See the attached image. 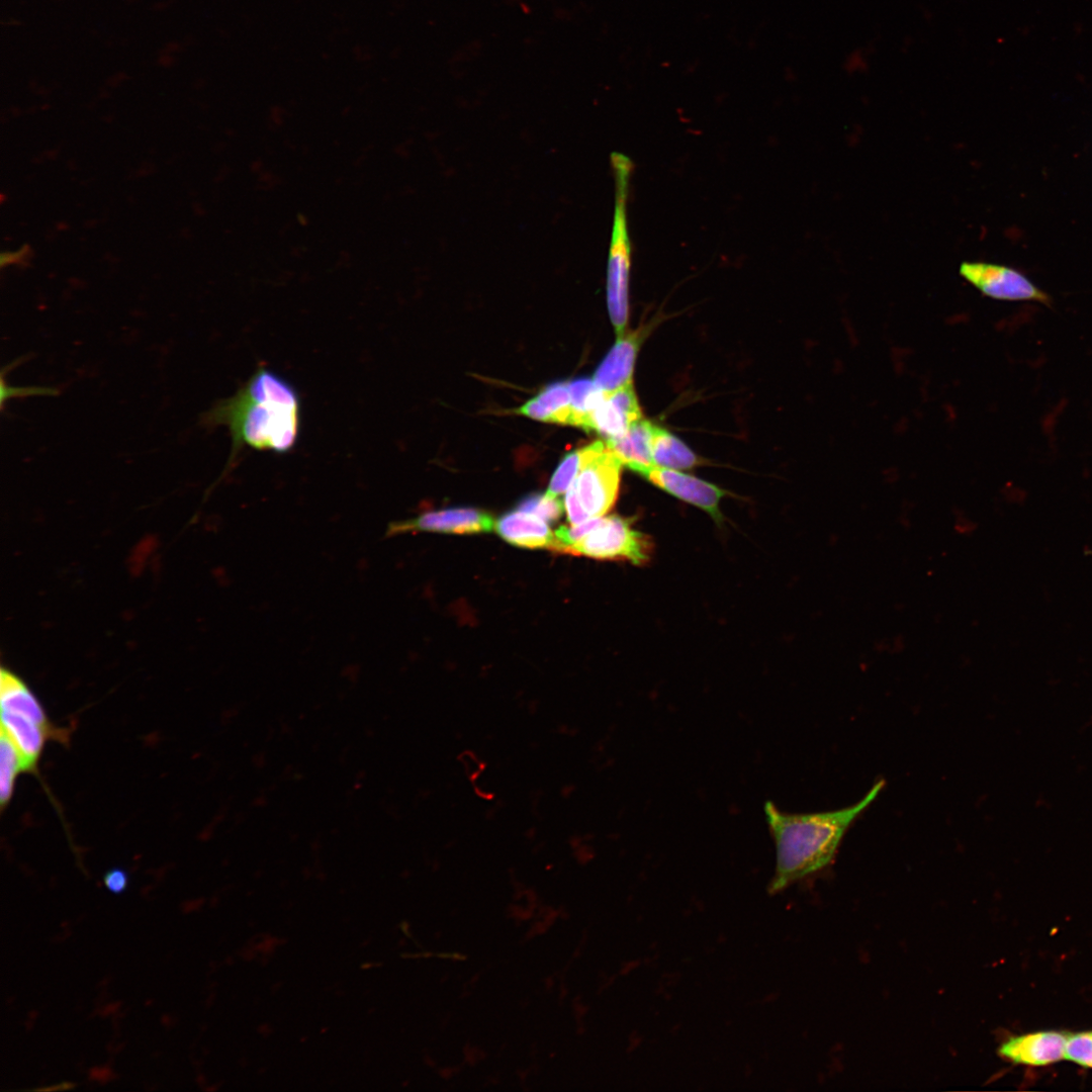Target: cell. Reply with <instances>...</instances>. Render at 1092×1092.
<instances>
[{"mask_svg": "<svg viewBox=\"0 0 1092 1092\" xmlns=\"http://www.w3.org/2000/svg\"><path fill=\"white\" fill-rule=\"evenodd\" d=\"M641 476L669 494L702 509L719 525L723 523L719 504L727 492L715 484L658 465L650 467Z\"/></svg>", "mask_w": 1092, "mask_h": 1092, "instance_id": "8", "label": "cell"}, {"mask_svg": "<svg viewBox=\"0 0 1092 1092\" xmlns=\"http://www.w3.org/2000/svg\"><path fill=\"white\" fill-rule=\"evenodd\" d=\"M516 413L538 421L568 425L571 414L568 383L549 384Z\"/></svg>", "mask_w": 1092, "mask_h": 1092, "instance_id": "15", "label": "cell"}, {"mask_svg": "<svg viewBox=\"0 0 1092 1092\" xmlns=\"http://www.w3.org/2000/svg\"><path fill=\"white\" fill-rule=\"evenodd\" d=\"M565 510H566L567 520L569 521L571 526L579 525V524L592 519V518L588 517V515L585 513V511L581 507V505L579 503V499H578V496H577V492H576L575 487L573 486V484H571L569 486V488L567 489V493H566V496H565Z\"/></svg>", "mask_w": 1092, "mask_h": 1092, "instance_id": "24", "label": "cell"}, {"mask_svg": "<svg viewBox=\"0 0 1092 1092\" xmlns=\"http://www.w3.org/2000/svg\"><path fill=\"white\" fill-rule=\"evenodd\" d=\"M622 462L603 441L589 444L588 455L572 482L589 518L605 516L615 505Z\"/></svg>", "mask_w": 1092, "mask_h": 1092, "instance_id": "5", "label": "cell"}, {"mask_svg": "<svg viewBox=\"0 0 1092 1092\" xmlns=\"http://www.w3.org/2000/svg\"><path fill=\"white\" fill-rule=\"evenodd\" d=\"M574 532L578 540L564 554L645 565L653 553L652 540L633 526L632 518H592L575 526Z\"/></svg>", "mask_w": 1092, "mask_h": 1092, "instance_id": "4", "label": "cell"}, {"mask_svg": "<svg viewBox=\"0 0 1092 1092\" xmlns=\"http://www.w3.org/2000/svg\"><path fill=\"white\" fill-rule=\"evenodd\" d=\"M494 529L504 540L520 547L551 550L555 540L546 521L519 510L503 515Z\"/></svg>", "mask_w": 1092, "mask_h": 1092, "instance_id": "13", "label": "cell"}, {"mask_svg": "<svg viewBox=\"0 0 1092 1092\" xmlns=\"http://www.w3.org/2000/svg\"><path fill=\"white\" fill-rule=\"evenodd\" d=\"M642 413L633 384L606 392L603 400L590 414L587 432H596L602 437L614 439L624 435L638 420Z\"/></svg>", "mask_w": 1092, "mask_h": 1092, "instance_id": "10", "label": "cell"}, {"mask_svg": "<svg viewBox=\"0 0 1092 1092\" xmlns=\"http://www.w3.org/2000/svg\"><path fill=\"white\" fill-rule=\"evenodd\" d=\"M103 882L109 892L119 895L127 889L129 877L124 870L113 868L105 873Z\"/></svg>", "mask_w": 1092, "mask_h": 1092, "instance_id": "25", "label": "cell"}, {"mask_svg": "<svg viewBox=\"0 0 1092 1092\" xmlns=\"http://www.w3.org/2000/svg\"><path fill=\"white\" fill-rule=\"evenodd\" d=\"M202 424L208 428L226 426L233 440L231 460L244 446L288 452L299 436V395L281 375L260 368L236 394L204 413Z\"/></svg>", "mask_w": 1092, "mask_h": 1092, "instance_id": "1", "label": "cell"}, {"mask_svg": "<svg viewBox=\"0 0 1092 1092\" xmlns=\"http://www.w3.org/2000/svg\"><path fill=\"white\" fill-rule=\"evenodd\" d=\"M1 730L12 740L22 761L23 771H34L43 746L50 737L60 736L55 727H47L11 712L1 711Z\"/></svg>", "mask_w": 1092, "mask_h": 1092, "instance_id": "12", "label": "cell"}, {"mask_svg": "<svg viewBox=\"0 0 1092 1092\" xmlns=\"http://www.w3.org/2000/svg\"><path fill=\"white\" fill-rule=\"evenodd\" d=\"M517 510L533 514L546 522H552L560 518L563 507L557 497L545 493L526 496L517 506Z\"/></svg>", "mask_w": 1092, "mask_h": 1092, "instance_id": "21", "label": "cell"}, {"mask_svg": "<svg viewBox=\"0 0 1092 1092\" xmlns=\"http://www.w3.org/2000/svg\"><path fill=\"white\" fill-rule=\"evenodd\" d=\"M0 686L1 711L19 714L40 725L53 727L39 701L14 673L2 668Z\"/></svg>", "mask_w": 1092, "mask_h": 1092, "instance_id": "16", "label": "cell"}, {"mask_svg": "<svg viewBox=\"0 0 1092 1092\" xmlns=\"http://www.w3.org/2000/svg\"><path fill=\"white\" fill-rule=\"evenodd\" d=\"M654 424L640 419L628 431L606 441L607 447L623 465L642 475L655 463L652 458V433Z\"/></svg>", "mask_w": 1092, "mask_h": 1092, "instance_id": "14", "label": "cell"}, {"mask_svg": "<svg viewBox=\"0 0 1092 1092\" xmlns=\"http://www.w3.org/2000/svg\"><path fill=\"white\" fill-rule=\"evenodd\" d=\"M884 786V780H880L858 802L823 812L790 814L767 801L763 809L777 859L769 892L778 893L828 867L848 829L878 798Z\"/></svg>", "mask_w": 1092, "mask_h": 1092, "instance_id": "2", "label": "cell"}, {"mask_svg": "<svg viewBox=\"0 0 1092 1092\" xmlns=\"http://www.w3.org/2000/svg\"><path fill=\"white\" fill-rule=\"evenodd\" d=\"M589 452V445L564 456L549 482L546 494L552 497L564 493L574 481Z\"/></svg>", "mask_w": 1092, "mask_h": 1092, "instance_id": "20", "label": "cell"}, {"mask_svg": "<svg viewBox=\"0 0 1092 1092\" xmlns=\"http://www.w3.org/2000/svg\"><path fill=\"white\" fill-rule=\"evenodd\" d=\"M615 178V208L607 266V304L618 337L625 334L629 317V281L631 241L628 232L627 204L632 161L621 153L611 155Z\"/></svg>", "mask_w": 1092, "mask_h": 1092, "instance_id": "3", "label": "cell"}, {"mask_svg": "<svg viewBox=\"0 0 1092 1092\" xmlns=\"http://www.w3.org/2000/svg\"><path fill=\"white\" fill-rule=\"evenodd\" d=\"M58 390L54 387L46 386H12L8 384L4 377H1V404L3 405L5 400L13 397H25L30 395H56Z\"/></svg>", "mask_w": 1092, "mask_h": 1092, "instance_id": "23", "label": "cell"}, {"mask_svg": "<svg viewBox=\"0 0 1092 1092\" xmlns=\"http://www.w3.org/2000/svg\"><path fill=\"white\" fill-rule=\"evenodd\" d=\"M26 253L27 251L25 250V247L15 252H3L1 255V267H5L6 265H11L14 263H19L21 260H23V258H25Z\"/></svg>", "mask_w": 1092, "mask_h": 1092, "instance_id": "26", "label": "cell"}, {"mask_svg": "<svg viewBox=\"0 0 1092 1092\" xmlns=\"http://www.w3.org/2000/svg\"><path fill=\"white\" fill-rule=\"evenodd\" d=\"M652 458L655 465L670 469H691L702 463L685 443L656 425L652 433Z\"/></svg>", "mask_w": 1092, "mask_h": 1092, "instance_id": "17", "label": "cell"}, {"mask_svg": "<svg viewBox=\"0 0 1092 1092\" xmlns=\"http://www.w3.org/2000/svg\"><path fill=\"white\" fill-rule=\"evenodd\" d=\"M1066 1060L1092 1069V1030L1068 1033Z\"/></svg>", "mask_w": 1092, "mask_h": 1092, "instance_id": "22", "label": "cell"}, {"mask_svg": "<svg viewBox=\"0 0 1092 1092\" xmlns=\"http://www.w3.org/2000/svg\"><path fill=\"white\" fill-rule=\"evenodd\" d=\"M571 414L568 425L586 431L590 414L605 396L594 380L582 378L568 383Z\"/></svg>", "mask_w": 1092, "mask_h": 1092, "instance_id": "18", "label": "cell"}, {"mask_svg": "<svg viewBox=\"0 0 1092 1092\" xmlns=\"http://www.w3.org/2000/svg\"><path fill=\"white\" fill-rule=\"evenodd\" d=\"M494 524L492 516L484 511L456 508L426 512L413 519L392 522L388 525L385 536L415 532L476 534L490 532Z\"/></svg>", "mask_w": 1092, "mask_h": 1092, "instance_id": "7", "label": "cell"}, {"mask_svg": "<svg viewBox=\"0 0 1092 1092\" xmlns=\"http://www.w3.org/2000/svg\"><path fill=\"white\" fill-rule=\"evenodd\" d=\"M1068 1033L1039 1030L1012 1035L998 1048L1005 1060L1028 1067H1044L1066 1059Z\"/></svg>", "mask_w": 1092, "mask_h": 1092, "instance_id": "9", "label": "cell"}, {"mask_svg": "<svg viewBox=\"0 0 1092 1092\" xmlns=\"http://www.w3.org/2000/svg\"><path fill=\"white\" fill-rule=\"evenodd\" d=\"M646 334V329H638L618 337L594 376L603 391L612 392L632 383L635 360Z\"/></svg>", "mask_w": 1092, "mask_h": 1092, "instance_id": "11", "label": "cell"}, {"mask_svg": "<svg viewBox=\"0 0 1092 1092\" xmlns=\"http://www.w3.org/2000/svg\"><path fill=\"white\" fill-rule=\"evenodd\" d=\"M23 771L20 754L12 740L1 730L0 736V803L4 809L11 800L17 775Z\"/></svg>", "mask_w": 1092, "mask_h": 1092, "instance_id": "19", "label": "cell"}, {"mask_svg": "<svg viewBox=\"0 0 1092 1092\" xmlns=\"http://www.w3.org/2000/svg\"><path fill=\"white\" fill-rule=\"evenodd\" d=\"M961 275L985 295L1009 301L1031 300L1050 305L1051 297L1017 270L992 263L964 262Z\"/></svg>", "mask_w": 1092, "mask_h": 1092, "instance_id": "6", "label": "cell"}]
</instances>
